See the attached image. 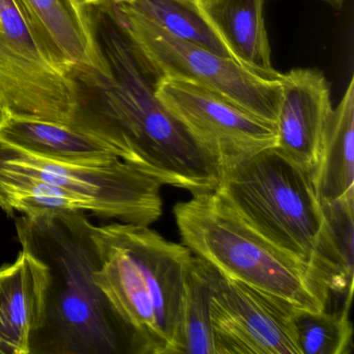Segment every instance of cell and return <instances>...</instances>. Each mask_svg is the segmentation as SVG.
<instances>
[{
	"mask_svg": "<svg viewBox=\"0 0 354 354\" xmlns=\"http://www.w3.org/2000/svg\"><path fill=\"white\" fill-rule=\"evenodd\" d=\"M0 97L12 117L68 125L71 82L43 53L14 0H0Z\"/></svg>",
	"mask_w": 354,
	"mask_h": 354,
	"instance_id": "obj_8",
	"label": "cell"
},
{
	"mask_svg": "<svg viewBox=\"0 0 354 354\" xmlns=\"http://www.w3.org/2000/svg\"><path fill=\"white\" fill-rule=\"evenodd\" d=\"M84 10L99 66L66 70L74 97L68 126L102 140L161 185L192 194L216 189L221 161L159 100L165 76L130 34L117 3Z\"/></svg>",
	"mask_w": 354,
	"mask_h": 354,
	"instance_id": "obj_1",
	"label": "cell"
},
{
	"mask_svg": "<svg viewBox=\"0 0 354 354\" xmlns=\"http://www.w3.org/2000/svg\"><path fill=\"white\" fill-rule=\"evenodd\" d=\"M281 102L275 121L277 148L312 175L333 113L330 88L317 69H293L281 74Z\"/></svg>",
	"mask_w": 354,
	"mask_h": 354,
	"instance_id": "obj_11",
	"label": "cell"
},
{
	"mask_svg": "<svg viewBox=\"0 0 354 354\" xmlns=\"http://www.w3.org/2000/svg\"><path fill=\"white\" fill-rule=\"evenodd\" d=\"M47 283L46 265L26 250L0 267V354H30L44 316Z\"/></svg>",
	"mask_w": 354,
	"mask_h": 354,
	"instance_id": "obj_12",
	"label": "cell"
},
{
	"mask_svg": "<svg viewBox=\"0 0 354 354\" xmlns=\"http://www.w3.org/2000/svg\"><path fill=\"white\" fill-rule=\"evenodd\" d=\"M294 333L300 354H348L352 350L349 310H297L292 316Z\"/></svg>",
	"mask_w": 354,
	"mask_h": 354,
	"instance_id": "obj_20",
	"label": "cell"
},
{
	"mask_svg": "<svg viewBox=\"0 0 354 354\" xmlns=\"http://www.w3.org/2000/svg\"><path fill=\"white\" fill-rule=\"evenodd\" d=\"M117 8L134 40L165 77L194 82L275 124L281 102L279 80L261 77L233 57L176 38L118 3Z\"/></svg>",
	"mask_w": 354,
	"mask_h": 354,
	"instance_id": "obj_7",
	"label": "cell"
},
{
	"mask_svg": "<svg viewBox=\"0 0 354 354\" xmlns=\"http://www.w3.org/2000/svg\"><path fill=\"white\" fill-rule=\"evenodd\" d=\"M157 96L221 165L277 146L274 123L194 82L163 77Z\"/></svg>",
	"mask_w": 354,
	"mask_h": 354,
	"instance_id": "obj_10",
	"label": "cell"
},
{
	"mask_svg": "<svg viewBox=\"0 0 354 354\" xmlns=\"http://www.w3.org/2000/svg\"><path fill=\"white\" fill-rule=\"evenodd\" d=\"M321 1H324V3L333 6V8H337V9L341 8L345 3V0H321Z\"/></svg>",
	"mask_w": 354,
	"mask_h": 354,
	"instance_id": "obj_23",
	"label": "cell"
},
{
	"mask_svg": "<svg viewBox=\"0 0 354 354\" xmlns=\"http://www.w3.org/2000/svg\"><path fill=\"white\" fill-rule=\"evenodd\" d=\"M312 179L321 204L354 198L353 76L329 118Z\"/></svg>",
	"mask_w": 354,
	"mask_h": 354,
	"instance_id": "obj_16",
	"label": "cell"
},
{
	"mask_svg": "<svg viewBox=\"0 0 354 354\" xmlns=\"http://www.w3.org/2000/svg\"><path fill=\"white\" fill-rule=\"evenodd\" d=\"M10 117H11V113H10L9 109H8L3 99L0 97V128L5 125L6 122L10 119Z\"/></svg>",
	"mask_w": 354,
	"mask_h": 354,
	"instance_id": "obj_21",
	"label": "cell"
},
{
	"mask_svg": "<svg viewBox=\"0 0 354 354\" xmlns=\"http://www.w3.org/2000/svg\"><path fill=\"white\" fill-rule=\"evenodd\" d=\"M118 3L176 38L232 57L205 18L198 0H128Z\"/></svg>",
	"mask_w": 354,
	"mask_h": 354,
	"instance_id": "obj_18",
	"label": "cell"
},
{
	"mask_svg": "<svg viewBox=\"0 0 354 354\" xmlns=\"http://www.w3.org/2000/svg\"><path fill=\"white\" fill-rule=\"evenodd\" d=\"M0 177L28 178L92 204L96 215L150 227L162 215L161 184L120 158L102 163L62 162L20 150L0 138Z\"/></svg>",
	"mask_w": 354,
	"mask_h": 354,
	"instance_id": "obj_6",
	"label": "cell"
},
{
	"mask_svg": "<svg viewBox=\"0 0 354 354\" xmlns=\"http://www.w3.org/2000/svg\"><path fill=\"white\" fill-rule=\"evenodd\" d=\"M174 207L184 245L223 277L295 310H326L330 292L312 267L271 243L215 190Z\"/></svg>",
	"mask_w": 354,
	"mask_h": 354,
	"instance_id": "obj_4",
	"label": "cell"
},
{
	"mask_svg": "<svg viewBox=\"0 0 354 354\" xmlns=\"http://www.w3.org/2000/svg\"><path fill=\"white\" fill-rule=\"evenodd\" d=\"M216 190L261 235L315 270L324 214L310 174L272 147L221 163Z\"/></svg>",
	"mask_w": 354,
	"mask_h": 354,
	"instance_id": "obj_5",
	"label": "cell"
},
{
	"mask_svg": "<svg viewBox=\"0 0 354 354\" xmlns=\"http://www.w3.org/2000/svg\"><path fill=\"white\" fill-rule=\"evenodd\" d=\"M0 138L30 154L62 162L90 165L119 158L95 136L44 120L11 115L0 128Z\"/></svg>",
	"mask_w": 354,
	"mask_h": 354,
	"instance_id": "obj_15",
	"label": "cell"
},
{
	"mask_svg": "<svg viewBox=\"0 0 354 354\" xmlns=\"http://www.w3.org/2000/svg\"><path fill=\"white\" fill-rule=\"evenodd\" d=\"M107 1H113V3H123L128 0H78V3L82 6L96 5V3H107Z\"/></svg>",
	"mask_w": 354,
	"mask_h": 354,
	"instance_id": "obj_22",
	"label": "cell"
},
{
	"mask_svg": "<svg viewBox=\"0 0 354 354\" xmlns=\"http://www.w3.org/2000/svg\"><path fill=\"white\" fill-rule=\"evenodd\" d=\"M16 229L22 250L48 270L44 316L30 354H142L136 333L96 283V225L84 212L24 215Z\"/></svg>",
	"mask_w": 354,
	"mask_h": 354,
	"instance_id": "obj_2",
	"label": "cell"
},
{
	"mask_svg": "<svg viewBox=\"0 0 354 354\" xmlns=\"http://www.w3.org/2000/svg\"><path fill=\"white\" fill-rule=\"evenodd\" d=\"M210 270L215 354H300L292 323L297 310Z\"/></svg>",
	"mask_w": 354,
	"mask_h": 354,
	"instance_id": "obj_9",
	"label": "cell"
},
{
	"mask_svg": "<svg viewBox=\"0 0 354 354\" xmlns=\"http://www.w3.org/2000/svg\"><path fill=\"white\" fill-rule=\"evenodd\" d=\"M265 1L198 0V5L234 59L261 77L279 80L281 74L271 62Z\"/></svg>",
	"mask_w": 354,
	"mask_h": 354,
	"instance_id": "obj_14",
	"label": "cell"
},
{
	"mask_svg": "<svg viewBox=\"0 0 354 354\" xmlns=\"http://www.w3.org/2000/svg\"><path fill=\"white\" fill-rule=\"evenodd\" d=\"M324 227L315 257V270L330 293L344 296L350 310L354 277V198L322 203Z\"/></svg>",
	"mask_w": 354,
	"mask_h": 354,
	"instance_id": "obj_17",
	"label": "cell"
},
{
	"mask_svg": "<svg viewBox=\"0 0 354 354\" xmlns=\"http://www.w3.org/2000/svg\"><path fill=\"white\" fill-rule=\"evenodd\" d=\"M47 59L62 71L98 67L84 6L78 0H14Z\"/></svg>",
	"mask_w": 354,
	"mask_h": 354,
	"instance_id": "obj_13",
	"label": "cell"
},
{
	"mask_svg": "<svg viewBox=\"0 0 354 354\" xmlns=\"http://www.w3.org/2000/svg\"><path fill=\"white\" fill-rule=\"evenodd\" d=\"M210 266L194 256L184 286L179 354H215L210 320Z\"/></svg>",
	"mask_w": 354,
	"mask_h": 354,
	"instance_id": "obj_19",
	"label": "cell"
},
{
	"mask_svg": "<svg viewBox=\"0 0 354 354\" xmlns=\"http://www.w3.org/2000/svg\"><path fill=\"white\" fill-rule=\"evenodd\" d=\"M95 239L96 283L136 333L142 354H179L192 250L133 223L96 227Z\"/></svg>",
	"mask_w": 354,
	"mask_h": 354,
	"instance_id": "obj_3",
	"label": "cell"
}]
</instances>
